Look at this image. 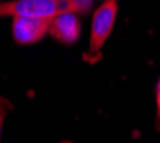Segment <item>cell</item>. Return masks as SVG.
Masks as SVG:
<instances>
[{
  "label": "cell",
  "instance_id": "5b68a950",
  "mask_svg": "<svg viewBox=\"0 0 160 143\" xmlns=\"http://www.w3.org/2000/svg\"><path fill=\"white\" fill-rule=\"evenodd\" d=\"M13 109L12 103L6 97H2L0 96V139H2V129H3V123H4V119L6 116L9 115V112Z\"/></svg>",
  "mask_w": 160,
  "mask_h": 143
},
{
  "label": "cell",
  "instance_id": "277c9868",
  "mask_svg": "<svg viewBox=\"0 0 160 143\" xmlns=\"http://www.w3.org/2000/svg\"><path fill=\"white\" fill-rule=\"evenodd\" d=\"M82 24L76 13H64L53 17L50 23L49 34L60 43L73 44L80 36Z\"/></svg>",
  "mask_w": 160,
  "mask_h": 143
},
{
  "label": "cell",
  "instance_id": "3957f363",
  "mask_svg": "<svg viewBox=\"0 0 160 143\" xmlns=\"http://www.w3.org/2000/svg\"><path fill=\"white\" fill-rule=\"evenodd\" d=\"M53 17H13L12 33L17 44L39 43L46 34H49L50 23Z\"/></svg>",
  "mask_w": 160,
  "mask_h": 143
},
{
  "label": "cell",
  "instance_id": "7a4b0ae2",
  "mask_svg": "<svg viewBox=\"0 0 160 143\" xmlns=\"http://www.w3.org/2000/svg\"><path fill=\"white\" fill-rule=\"evenodd\" d=\"M117 0H104L96 9L92 20V32H90L89 49L84 53V60L89 63H97L102 57L106 40L113 32L117 16Z\"/></svg>",
  "mask_w": 160,
  "mask_h": 143
},
{
  "label": "cell",
  "instance_id": "8992f818",
  "mask_svg": "<svg viewBox=\"0 0 160 143\" xmlns=\"http://www.w3.org/2000/svg\"><path fill=\"white\" fill-rule=\"evenodd\" d=\"M156 105H157V117H156V123L157 129H160V79L156 87Z\"/></svg>",
  "mask_w": 160,
  "mask_h": 143
},
{
  "label": "cell",
  "instance_id": "6da1fadb",
  "mask_svg": "<svg viewBox=\"0 0 160 143\" xmlns=\"http://www.w3.org/2000/svg\"><path fill=\"white\" fill-rule=\"evenodd\" d=\"M93 0H10L0 3V17H56L86 13Z\"/></svg>",
  "mask_w": 160,
  "mask_h": 143
}]
</instances>
